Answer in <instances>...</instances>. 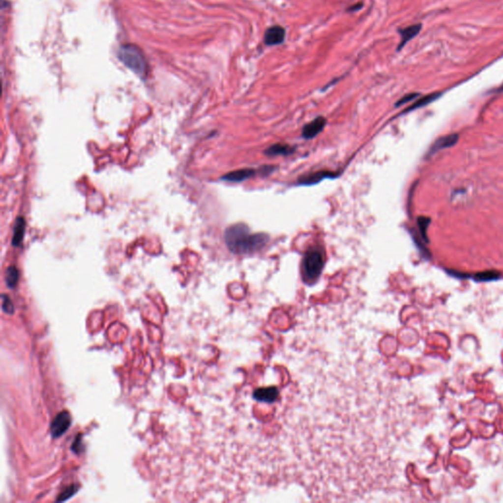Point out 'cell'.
I'll return each instance as SVG.
<instances>
[{"instance_id": "6da1fadb", "label": "cell", "mask_w": 503, "mask_h": 503, "mask_svg": "<svg viewBox=\"0 0 503 503\" xmlns=\"http://www.w3.org/2000/svg\"><path fill=\"white\" fill-rule=\"evenodd\" d=\"M224 241L229 251L235 255H252L263 250L269 241L265 233H252L244 223H237L226 228Z\"/></svg>"}, {"instance_id": "7a4b0ae2", "label": "cell", "mask_w": 503, "mask_h": 503, "mask_svg": "<svg viewBox=\"0 0 503 503\" xmlns=\"http://www.w3.org/2000/svg\"><path fill=\"white\" fill-rule=\"evenodd\" d=\"M118 58L139 76H146L148 73V62L142 50L133 44L122 45L118 52Z\"/></svg>"}, {"instance_id": "3957f363", "label": "cell", "mask_w": 503, "mask_h": 503, "mask_svg": "<svg viewBox=\"0 0 503 503\" xmlns=\"http://www.w3.org/2000/svg\"><path fill=\"white\" fill-rule=\"evenodd\" d=\"M325 266L324 254L319 249H310L303 258L302 274L306 283H315L322 274Z\"/></svg>"}, {"instance_id": "277c9868", "label": "cell", "mask_w": 503, "mask_h": 503, "mask_svg": "<svg viewBox=\"0 0 503 503\" xmlns=\"http://www.w3.org/2000/svg\"><path fill=\"white\" fill-rule=\"evenodd\" d=\"M286 36V30L283 27L275 25L268 28L264 35V42L267 46L281 44Z\"/></svg>"}, {"instance_id": "5b68a950", "label": "cell", "mask_w": 503, "mask_h": 503, "mask_svg": "<svg viewBox=\"0 0 503 503\" xmlns=\"http://www.w3.org/2000/svg\"><path fill=\"white\" fill-rule=\"evenodd\" d=\"M458 138L459 136L457 134H450V135H446V136H444L442 138H439L430 148L429 151H428V157H431L433 155H435L437 152H439L440 150H443L444 148H450L452 146H454L457 142H458Z\"/></svg>"}, {"instance_id": "8992f818", "label": "cell", "mask_w": 503, "mask_h": 503, "mask_svg": "<svg viewBox=\"0 0 503 503\" xmlns=\"http://www.w3.org/2000/svg\"><path fill=\"white\" fill-rule=\"evenodd\" d=\"M325 124L326 120L325 117H318L314 119L303 128V137L305 139L315 138L318 134H320L323 131Z\"/></svg>"}, {"instance_id": "52a82bcc", "label": "cell", "mask_w": 503, "mask_h": 503, "mask_svg": "<svg viewBox=\"0 0 503 503\" xmlns=\"http://www.w3.org/2000/svg\"><path fill=\"white\" fill-rule=\"evenodd\" d=\"M256 174V170L252 168H245V169H239L232 172H229L222 176V180L227 182H233V183H239L243 182L251 177H253Z\"/></svg>"}, {"instance_id": "ba28073f", "label": "cell", "mask_w": 503, "mask_h": 503, "mask_svg": "<svg viewBox=\"0 0 503 503\" xmlns=\"http://www.w3.org/2000/svg\"><path fill=\"white\" fill-rule=\"evenodd\" d=\"M278 395H279V391H278L277 387H274V386L261 387V388H258L254 393V397L257 400L266 402V403L274 402L277 399Z\"/></svg>"}, {"instance_id": "9c48e42d", "label": "cell", "mask_w": 503, "mask_h": 503, "mask_svg": "<svg viewBox=\"0 0 503 503\" xmlns=\"http://www.w3.org/2000/svg\"><path fill=\"white\" fill-rule=\"evenodd\" d=\"M421 29H422L421 24H416V25H412V26H409L404 29H400L398 31L401 35V41L398 45L397 50H401L409 40L414 38L420 32Z\"/></svg>"}, {"instance_id": "30bf717a", "label": "cell", "mask_w": 503, "mask_h": 503, "mask_svg": "<svg viewBox=\"0 0 503 503\" xmlns=\"http://www.w3.org/2000/svg\"><path fill=\"white\" fill-rule=\"evenodd\" d=\"M69 426H70L69 415L67 413H62V414L58 415L56 417V419L54 420L52 427H51L52 435L55 437L61 436L69 428Z\"/></svg>"}, {"instance_id": "8fae6325", "label": "cell", "mask_w": 503, "mask_h": 503, "mask_svg": "<svg viewBox=\"0 0 503 503\" xmlns=\"http://www.w3.org/2000/svg\"><path fill=\"white\" fill-rule=\"evenodd\" d=\"M25 229H26V220L24 217L19 216L15 222L14 230H13V237H12V245L14 247H19L22 242L25 235Z\"/></svg>"}, {"instance_id": "7c38bea8", "label": "cell", "mask_w": 503, "mask_h": 503, "mask_svg": "<svg viewBox=\"0 0 503 503\" xmlns=\"http://www.w3.org/2000/svg\"><path fill=\"white\" fill-rule=\"evenodd\" d=\"M334 176H335V174H333V173H330L327 171H320V172H316V173L309 174L306 176H302L299 180V183L301 185H313V184H317V183L321 182L322 180H324L325 178H328V177L332 178Z\"/></svg>"}, {"instance_id": "4fadbf2b", "label": "cell", "mask_w": 503, "mask_h": 503, "mask_svg": "<svg viewBox=\"0 0 503 503\" xmlns=\"http://www.w3.org/2000/svg\"><path fill=\"white\" fill-rule=\"evenodd\" d=\"M295 151V148L286 144H275L270 146L265 150V153L268 156L276 155H289Z\"/></svg>"}, {"instance_id": "5bb4252c", "label": "cell", "mask_w": 503, "mask_h": 503, "mask_svg": "<svg viewBox=\"0 0 503 503\" xmlns=\"http://www.w3.org/2000/svg\"><path fill=\"white\" fill-rule=\"evenodd\" d=\"M441 95H442V93H440V92H436V93L428 94V95H426V96H424V97H422V98L418 99L415 103H413L410 107H408V108L404 111V113L409 112V111H412V110H415V109H418V108L423 107V106H426V105L430 104L431 102L435 101L436 99H438Z\"/></svg>"}, {"instance_id": "9a60e30c", "label": "cell", "mask_w": 503, "mask_h": 503, "mask_svg": "<svg viewBox=\"0 0 503 503\" xmlns=\"http://www.w3.org/2000/svg\"><path fill=\"white\" fill-rule=\"evenodd\" d=\"M19 270L16 266H10L7 268L6 270V283L8 285V287L10 288H14L17 283H18V280H19Z\"/></svg>"}, {"instance_id": "2e32d148", "label": "cell", "mask_w": 503, "mask_h": 503, "mask_svg": "<svg viewBox=\"0 0 503 503\" xmlns=\"http://www.w3.org/2000/svg\"><path fill=\"white\" fill-rule=\"evenodd\" d=\"M500 277V273L498 271H495V270H489V271H484V272H480V273H477L475 275V279L477 281H492V280H496Z\"/></svg>"}, {"instance_id": "e0dca14e", "label": "cell", "mask_w": 503, "mask_h": 503, "mask_svg": "<svg viewBox=\"0 0 503 503\" xmlns=\"http://www.w3.org/2000/svg\"><path fill=\"white\" fill-rule=\"evenodd\" d=\"M430 222H431V219L428 218V217H424V216H421L418 218V226H419V230H420V233H421V236L423 238V241H426L428 242V236H427V230H428V227L430 225Z\"/></svg>"}, {"instance_id": "ac0fdd59", "label": "cell", "mask_w": 503, "mask_h": 503, "mask_svg": "<svg viewBox=\"0 0 503 503\" xmlns=\"http://www.w3.org/2000/svg\"><path fill=\"white\" fill-rule=\"evenodd\" d=\"M418 96H419V93H416V92L406 94V95H404V96H403V97H402V98H401L398 102H396V104H395V105H396V106H400V105H402V104H405V103H407V102H409V101H411V100H413V99L417 98Z\"/></svg>"}, {"instance_id": "d6986e66", "label": "cell", "mask_w": 503, "mask_h": 503, "mask_svg": "<svg viewBox=\"0 0 503 503\" xmlns=\"http://www.w3.org/2000/svg\"><path fill=\"white\" fill-rule=\"evenodd\" d=\"M2 298H3V310L6 313H13L14 307H13V304H12L11 300L7 296H5V295H3Z\"/></svg>"}, {"instance_id": "ffe728a7", "label": "cell", "mask_w": 503, "mask_h": 503, "mask_svg": "<svg viewBox=\"0 0 503 503\" xmlns=\"http://www.w3.org/2000/svg\"><path fill=\"white\" fill-rule=\"evenodd\" d=\"M362 7H363V3H362V2H360V3H356V4H354V5L349 6V7L347 8V11H348V12H355V11L360 10Z\"/></svg>"}]
</instances>
